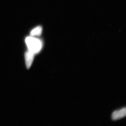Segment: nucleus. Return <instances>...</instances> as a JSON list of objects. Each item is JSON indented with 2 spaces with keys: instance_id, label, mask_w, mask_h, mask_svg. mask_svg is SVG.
<instances>
[{
  "instance_id": "obj_1",
  "label": "nucleus",
  "mask_w": 126,
  "mask_h": 126,
  "mask_svg": "<svg viewBox=\"0 0 126 126\" xmlns=\"http://www.w3.org/2000/svg\"><path fill=\"white\" fill-rule=\"evenodd\" d=\"M25 42L29 50L36 54L40 51L42 48V43L39 39L33 36H28L25 39Z\"/></svg>"
},
{
  "instance_id": "obj_2",
  "label": "nucleus",
  "mask_w": 126,
  "mask_h": 126,
  "mask_svg": "<svg viewBox=\"0 0 126 126\" xmlns=\"http://www.w3.org/2000/svg\"><path fill=\"white\" fill-rule=\"evenodd\" d=\"M126 108L121 110L115 111L113 113L112 118L113 120H117L126 116Z\"/></svg>"
},
{
  "instance_id": "obj_3",
  "label": "nucleus",
  "mask_w": 126,
  "mask_h": 126,
  "mask_svg": "<svg viewBox=\"0 0 126 126\" xmlns=\"http://www.w3.org/2000/svg\"><path fill=\"white\" fill-rule=\"evenodd\" d=\"M34 54L29 50H28V51L26 52L25 54L26 64V67L28 69L30 67L32 64L33 60Z\"/></svg>"
},
{
  "instance_id": "obj_4",
  "label": "nucleus",
  "mask_w": 126,
  "mask_h": 126,
  "mask_svg": "<svg viewBox=\"0 0 126 126\" xmlns=\"http://www.w3.org/2000/svg\"><path fill=\"white\" fill-rule=\"evenodd\" d=\"M42 32V28L41 26H37L33 29L31 32V36H39L41 34Z\"/></svg>"
}]
</instances>
